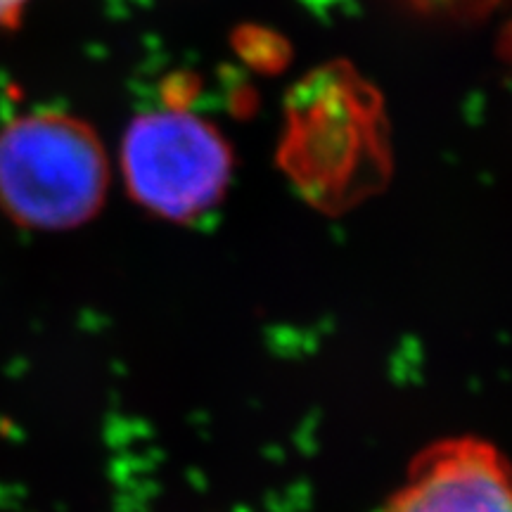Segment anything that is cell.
Here are the masks:
<instances>
[{
	"label": "cell",
	"mask_w": 512,
	"mask_h": 512,
	"mask_svg": "<svg viewBox=\"0 0 512 512\" xmlns=\"http://www.w3.org/2000/svg\"><path fill=\"white\" fill-rule=\"evenodd\" d=\"M27 3L29 0H0V29H8L12 24H17Z\"/></svg>",
	"instance_id": "5b68a950"
},
{
	"label": "cell",
	"mask_w": 512,
	"mask_h": 512,
	"mask_svg": "<svg viewBox=\"0 0 512 512\" xmlns=\"http://www.w3.org/2000/svg\"><path fill=\"white\" fill-rule=\"evenodd\" d=\"M110 162L98 133L64 112H36L0 131V209L17 226L69 230L102 209Z\"/></svg>",
	"instance_id": "6da1fadb"
},
{
	"label": "cell",
	"mask_w": 512,
	"mask_h": 512,
	"mask_svg": "<svg viewBox=\"0 0 512 512\" xmlns=\"http://www.w3.org/2000/svg\"><path fill=\"white\" fill-rule=\"evenodd\" d=\"M420 8L432 12H451V15H472V12H482L498 0H415Z\"/></svg>",
	"instance_id": "277c9868"
},
{
	"label": "cell",
	"mask_w": 512,
	"mask_h": 512,
	"mask_svg": "<svg viewBox=\"0 0 512 512\" xmlns=\"http://www.w3.org/2000/svg\"><path fill=\"white\" fill-rule=\"evenodd\" d=\"M121 174L140 207L188 223L226 195L233 152L219 128L169 105L131 121L121 143Z\"/></svg>",
	"instance_id": "7a4b0ae2"
},
{
	"label": "cell",
	"mask_w": 512,
	"mask_h": 512,
	"mask_svg": "<svg viewBox=\"0 0 512 512\" xmlns=\"http://www.w3.org/2000/svg\"><path fill=\"white\" fill-rule=\"evenodd\" d=\"M384 512H512V463L491 441L448 437L422 448Z\"/></svg>",
	"instance_id": "3957f363"
}]
</instances>
